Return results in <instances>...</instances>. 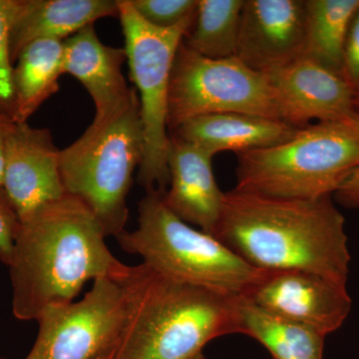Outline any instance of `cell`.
Wrapping results in <instances>:
<instances>
[{
	"mask_svg": "<svg viewBox=\"0 0 359 359\" xmlns=\"http://www.w3.org/2000/svg\"><path fill=\"white\" fill-rule=\"evenodd\" d=\"M18 6L20 0H0V115L11 119L15 113V96L9 37Z\"/></svg>",
	"mask_w": 359,
	"mask_h": 359,
	"instance_id": "cell-22",
	"label": "cell"
},
{
	"mask_svg": "<svg viewBox=\"0 0 359 359\" xmlns=\"http://www.w3.org/2000/svg\"><path fill=\"white\" fill-rule=\"evenodd\" d=\"M151 191L139 203L138 226L123 231L118 242L158 273L230 297H245L266 271L254 268L221 241L193 228Z\"/></svg>",
	"mask_w": 359,
	"mask_h": 359,
	"instance_id": "cell-4",
	"label": "cell"
},
{
	"mask_svg": "<svg viewBox=\"0 0 359 359\" xmlns=\"http://www.w3.org/2000/svg\"><path fill=\"white\" fill-rule=\"evenodd\" d=\"M359 0H306L304 57L342 75V52Z\"/></svg>",
	"mask_w": 359,
	"mask_h": 359,
	"instance_id": "cell-20",
	"label": "cell"
},
{
	"mask_svg": "<svg viewBox=\"0 0 359 359\" xmlns=\"http://www.w3.org/2000/svg\"><path fill=\"white\" fill-rule=\"evenodd\" d=\"M237 159V190L285 199L334 196L359 167V123L309 124L290 140Z\"/></svg>",
	"mask_w": 359,
	"mask_h": 359,
	"instance_id": "cell-5",
	"label": "cell"
},
{
	"mask_svg": "<svg viewBox=\"0 0 359 359\" xmlns=\"http://www.w3.org/2000/svg\"><path fill=\"white\" fill-rule=\"evenodd\" d=\"M114 280L125 301L117 359H191L212 339L238 334V297L179 282L143 263L125 264Z\"/></svg>",
	"mask_w": 359,
	"mask_h": 359,
	"instance_id": "cell-3",
	"label": "cell"
},
{
	"mask_svg": "<svg viewBox=\"0 0 359 359\" xmlns=\"http://www.w3.org/2000/svg\"><path fill=\"white\" fill-rule=\"evenodd\" d=\"M20 219L6 189L0 185V262L8 266Z\"/></svg>",
	"mask_w": 359,
	"mask_h": 359,
	"instance_id": "cell-25",
	"label": "cell"
},
{
	"mask_svg": "<svg viewBox=\"0 0 359 359\" xmlns=\"http://www.w3.org/2000/svg\"><path fill=\"white\" fill-rule=\"evenodd\" d=\"M264 74L287 124L304 128L313 121L358 123L355 98L339 73L302 56Z\"/></svg>",
	"mask_w": 359,
	"mask_h": 359,
	"instance_id": "cell-12",
	"label": "cell"
},
{
	"mask_svg": "<svg viewBox=\"0 0 359 359\" xmlns=\"http://www.w3.org/2000/svg\"><path fill=\"white\" fill-rule=\"evenodd\" d=\"M299 129L273 118L229 112L193 118L169 134L212 156L223 151H233L237 155L282 144Z\"/></svg>",
	"mask_w": 359,
	"mask_h": 359,
	"instance_id": "cell-16",
	"label": "cell"
},
{
	"mask_svg": "<svg viewBox=\"0 0 359 359\" xmlns=\"http://www.w3.org/2000/svg\"><path fill=\"white\" fill-rule=\"evenodd\" d=\"M342 77L351 87L359 108V8L354 13L342 52Z\"/></svg>",
	"mask_w": 359,
	"mask_h": 359,
	"instance_id": "cell-24",
	"label": "cell"
},
{
	"mask_svg": "<svg viewBox=\"0 0 359 359\" xmlns=\"http://www.w3.org/2000/svg\"><path fill=\"white\" fill-rule=\"evenodd\" d=\"M60 150L50 130L11 121L4 151V187L20 219L65 195L61 180Z\"/></svg>",
	"mask_w": 359,
	"mask_h": 359,
	"instance_id": "cell-11",
	"label": "cell"
},
{
	"mask_svg": "<svg viewBox=\"0 0 359 359\" xmlns=\"http://www.w3.org/2000/svg\"><path fill=\"white\" fill-rule=\"evenodd\" d=\"M13 119L6 116L0 115V185L4 186V139H6V132L9 123Z\"/></svg>",
	"mask_w": 359,
	"mask_h": 359,
	"instance_id": "cell-27",
	"label": "cell"
},
{
	"mask_svg": "<svg viewBox=\"0 0 359 359\" xmlns=\"http://www.w3.org/2000/svg\"><path fill=\"white\" fill-rule=\"evenodd\" d=\"M95 359H117V347H114V348H111L109 351H105V353L97 356Z\"/></svg>",
	"mask_w": 359,
	"mask_h": 359,
	"instance_id": "cell-28",
	"label": "cell"
},
{
	"mask_svg": "<svg viewBox=\"0 0 359 359\" xmlns=\"http://www.w3.org/2000/svg\"><path fill=\"white\" fill-rule=\"evenodd\" d=\"M215 238L262 271H306L346 285V219L332 196L285 199L224 193Z\"/></svg>",
	"mask_w": 359,
	"mask_h": 359,
	"instance_id": "cell-1",
	"label": "cell"
},
{
	"mask_svg": "<svg viewBox=\"0 0 359 359\" xmlns=\"http://www.w3.org/2000/svg\"><path fill=\"white\" fill-rule=\"evenodd\" d=\"M358 123H359V108H358Z\"/></svg>",
	"mask_w": 359,
	"mask_h": 359,
	"instance_id": "cell-30",
	"label": "cell"
},
{
	"mask_svg": "<svg viewBox=\"0 0 359 359\" xmlns=\"http://www.w3.org/2000/svg\"><path fill=\"white\" fill-rule=\"evenodd\" d=\"M191 359H205V358L204 354L200 353V354H198V355L194 356V358H191Z\"/></svg>",
	"mask_w": 359,
	"mask_h": 359,
	"instance_id": "cell-29",
	"label": "cell"
},
{
	"mask_svg": "<svg viewBox=\"0 0 359 359\" xmlns=\"http://www.w3.org/2000/svg\"><path fill=\"white\" fill-rule=\"evenodd\" d=\"M0 359H4V358H0Z\"/></svg>",
	"mask_w": 359,
	"mask_h": 359,
	"instance_id": "cell-31",
	"label": "cell"
},
{
	"mask_svg": "<svg viewBox=\"0 0 359 359\" xmlns=\"http://www.w3.org/2000/svg\"><path fill=\"white\" fill-rule=\"evenodd\" d=\"M144 154L138 94L106 119L93 120L84 134L60 151L65 193L93 212L104 233L117 238L129 218L127 198Z\"/></svg>",
	"mask_w": 359,
	"mask_h": 359,
	"instance_id": "cell-6",
	"label": "cell"
},
{
	"mask_svg": "<svg viewBox=\"0 0 359 359\" xmlns=\"http://www.w3.org/2000/svg\"><path fill=\"white\" fill-rule=\"evenodd\" d=\"M124 320L122 287L112 278H98L80 301L42 311L25 359H95L117 347Z\"/></svg>",
	"mask_w": 359,
	"mask_h": 359,
	"instance_id": "cell-9",
	"label": "cell"
},
{
	"mask_svg": "<svg viewBox=\"0 0 359 359\" xmlns=\"http://www.w3.org/2000/svg\"><path fill=\"white\" fill-rule=\"evenodd\" d=\"M169 189L163 194L168 209L179 219L212 236L223 204L212 160L204 149L169 134Z\"/></svg>",
	"mask_w": 359,
	"mask_h": 359,
	"instance_id": "cell-14",
	"label": "cell"
},
{
	"mask_svg": "<svg viewBox=\"0 0 359 359\" xmlns=\"http://www.w3.org/2000/svg\"><path fill=\"white\" fill-rule=\"evenodd\" d=\"M238 334L256 339L273 359H323L327 335L278 318L245 297L237 302Z\"/></svg>",
	"mask_w": 359,
	"mask_h": 359,
	"instance_id": "cell-19",
	"label": "cell"
},
{
	"mask_svg": "<svg viewBox=\"0 0 359 359\" xmlns=\"http://www.w3.org/2000/svg\"><path fill=\"white\" fill-rule=\"evenodd\" d=\"M149 25L168 29L195 18L199 0H130Z\"/></svg>",
	"mask_w": 359,
	"mask_h": 359,
	"instance_id": "cell-23",
	"label": "cell"
},
{
	"mask_svg": "<svg viewBox=\"0 0 359 359\" xmlns=\"http://www.w3.org/2000/svg\"><path fill=\"white\" fill-rule=\"evenodd\" d=\"M118 14V1L113 0H20L9 37L11 60L15 62L35 40L65 41L100 18Z\"/></svg>",
	"mask_w": 359,
	"mask_h": 359,
	"instance_id": "cell-17",
	"label": "cell"
},
{
	"mask_svg": "<svg viewBox=\"0 0 359 359\" xmlns=\"http://www.w3.org/2000/svg\"><path fill=\"white\" fill-rule=\"evenodd\" d=\"M306 20V0H244L236 57L261 73L302 57Z\"/></svg>",
	"mask_w": 359,
	"mask_h": 359,
	"instance_id": "cell-13",
	"label": "cell"
},
{
	"mask_svg": "<svg viewBox=\"0 0 359 359\" xmlns=\"http://www.w3.org/2000/svg\"><path fill=\"white\" fill-rule=\"evenodd\" d=\"M332 197L347 209H359V167L342 181Z\"/></svg>",
	"mask_w": 359,
	"mask_h": 359,
	"instance_id": "cell-26",
	"label": "cell"
},
{
	"mask_svg": "<svg viewBox=\"0 0 359 359\" xmlns=\"http://www.w3.org/2000/svg\"><path fill=\"white\" fill-rule=\"evenodd\" d=\"M118 9L130 77L140 103L144 154L137 180L146 193H165L170 183L167 124L170 79L175 55L196 16L176 27L162 29L146 22L130 0H119Z\"/></svg>",
	"mask_w": 359,
	"mask_h": 359,
	"instance_id": "cell-7",
	"label": "cell"
},
{
	"mask_svg": "<svg viewBox=\"0 0 359 359\" xmlns=\"http://www.w3.org/2000/svg\"><path fill=\"white\" fill-rule=\"evenodd\" d=\"M229 112L283 121L278 96L264 73L250 69L236 56L204 57L182 41L170 79L169 133L193 118Z\"/></svg>",
	"mask_w": 359,
	"mask_h": 359,
	"instance_id": "cell-8",
	"label": "cell"
},
{
	"mask_svg": "<svg viewBox=\"0 0 359 359\" xmlns=\"http://www.w3.org/2000/svg\"><path fill=\"white\" fill-rule=\"evenodd\" d=\"M65 45L57 39L35 40L21 50L13 66L15 113L13 122L27 123L59 90Z\"/></svg>",
	"mask_w": 359,
	"mask_h": 359,
	"instance_id": "cell-18",
	"label": "cell"
},
{
	"mask_svg": "<svg viewBox=\"0 0 359 359\" xmlns=\"http://www.w3.org/2000/svg\"><path fill=\"white\" fill-rule=\"evenodd\" d=\"M63 73L81 82L95 105V121L106 119L128 104L135 90L129 88L122 66L124 48L103 44L94 25H89L63 41Z\"/></svg>",
	"mask_w": 359,
	"mask_h": 359,
	"instance_id": "cell-15",
	"label": "cell"
},
{
	"mask_svg": "<svg viewBox=\"0 0 359 359\" xmlns=\"http://www.w3.org/2000/svg\"><path fill=\"white\" fill-rule=\"evenodd\" d=\"M243 6L244 0H199L184 43L204 57H235Z\"/></svg>",
	"mask_w": 359,
	"mask_h": 359,
	"instance_id": "cell-21",
	"label": "cell"
},
{
	"mask_svg": "<svg viewBox=\"0 0 359 359\" xmlns=\"http://www.w3.org/2000/svg\"><path fill=\"white\" fill-rule=\"evenodd\" d=\"M245 299L325 335L339 330L353 308L346 285L306 271H266Z\"/></svg>",
	"mask_w": 359,
	"mask_h": 359,
	"instance_id": "cell-10",
	"label": "cell"
},
{
	"mask_svg": "<svg viewBox=\"0 0 359 359\" xmlns=\"http://www.w3.org/2000/svg\"><path fill=\"white\" fill-rule=\"evenodd\" d=\"M106 237L93 212L68 194L21 219L8 264L14 316L36 320L49 306L74 302L89 280H115L125 264Z\"/></svg>",
	"mask_w": 359,
	"mask_h": 359,
	"instance_id": "cell-2",
	"label": "cell"
}]
</instances>
